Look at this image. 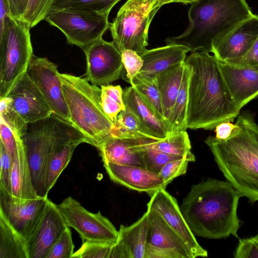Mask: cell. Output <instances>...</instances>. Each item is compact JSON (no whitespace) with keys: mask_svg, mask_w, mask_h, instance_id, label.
Here are the masks:
<instances>
[{"mask_svg":"<svg viewBox=\"0 0 258 258\" xmlns=\"http://www.w3.org/2000/svg\"><path fill=\"white\" fill-rule=\"evenodd\" d=\"M184 63L190 69L187 128L212 130L223 122L233 121L240 109L230 95L215 55L196 51Z\"/></svg>","mask_w":258,"mask_h":258,"instance_id":"1","label":"cell"},{"mask_svg":"<svg viewBox=\"0 0 258 258\" xmlns=\"http://www.w3.org/2000/svg\"><path fill=\"white\" fill-rule=\"evenodd\" d=\"M242 195L228 181L208 179L191 186L181 205L195 235L209 239L238 237L237 209Z\"/></svg>","mask_w":258,"mask_h":258,"instance_id":"2","label":"cell"},{"mask_svg":"<svg viewBox=\"0 0 258 258\" xmlns=\"http://www.w3.org/2000/svg\"><path fill=\"white\" fill-rule=\"evenodd\" d=\"M226 140L205 141L220 170L232 186L254 203L258 201V124L248 112L239 114Z\"/></svg>","mask_w":258,"mask_h":258,"instance_id":"3","label":"cell"},{"mask_svg":"<svg viewBox=\"0 0 258 258\" xmlns=\"http://www.w3.org/2000/svg\"><path fill=\"white\" fill-rule=\"evenodd\" d=\"M252 14L245 0H197L189 9L186 29L165 42L211 52L214 42Z\"/></svg>","mask_w":258,"mask_h":258,"instance_id":"4","label":"cell"},{"mask_svg":"<svg viewBox=\"0 0 258 258\" xmlns=\"http://www.w3.org/2000/svg\"><path fill=\"white\" fill-rule=\"evenodd\" d=\"M58 76L72 125L98 149L114 128L101 106V88L86 78L59 73Z\"/></svg>","mask_w":258,"mask_h":258,"instance_id":"5","label":"cell"},{"mask_svg":"<svg viewBox=\"0 0 258 258\" xmlns=\"http://www.w3.org/2000/svg\"><path fill=\"white\" fill-rule=\"evenodd\" d=\"M30 166L32 183L39 197H44L45 167L49 155L67 144L88 139L72 124L55 116L29 123L21 137Z\"/></svg>","mask_w":258,"mask_h":258,"instance_id":"6","label":"cell"},{"mask_svg":"<svg viewBox=\"0 0 258 258\" xmlns=\"http://www.w3.org/2000/svg\"><path fill=\"white\" fill-rule=\"evenodd\" d=\"M30 29L25 21L11 17L0 35V98L26 72L33 56Z\"/></svg>","mask_w":258,"mask_h":258,"instance_id":"7","label":"cell"},{"mask_svg":"<svg viewBox=\"0 0 258 258\" xmlns=\"http://www.w3.org/2000/svg\"><path fill=\"white\" fill-rule=\"evenodd\" d=\"M156 1L127 0L120 7L108 29L120 52L131 49L140 54L147 49L149 26L159 10L154 8Z\"/></svg>","mask_w":258,"mask_h":258,"instance_id":"8","label":"cell"},{"mask_svg":"<svg viewBox=\"0 0 258 258\" xmlns=\"http://www.w3.org/2000/svg\"><path fill=\"white\" fill-rule=\"evenodd\" d=\"M108 18L92 12L69 9L49 12L44 20L60 30L68 43L83 49L102 38L109 29Z\"/></svg>","mask_w":258,"mask_h":258,"instance_id":"9","label":"cell"},{"mask_svg":"<svg viewBox=\"0 0 258 258\" xmlns=\"http://www.w3.org/2000/svg\"><path fill=\"white\" fill-rule=\"evenodd\" d=\"M67 226L75 229L82 241H95L115 243L118 231L113 224L99 211L91 213L69 197L56 205Z\"/></svg>","mask_w":258,"mask_h":258,"instance_id":"10","label":"cell"},{"mask_svg":"<svg viewBox=\"0 0 258 258\" xmlns=\"http://www.w3.org/2000/svg\"><path fill=\"white\" fill-rule=\"evenodd\" d=\"M26 73L41 92L52 110V115L72 125L55 64L46 57L33 55Z\"/></svg>","mask_w":258,"mask_h":258,"instance_id":"11","label":"cell"},{"mask_svg":"<svg viewBox=\"0 0 258 258\" xmlns=\"http://www.w3.org/2000/svg\"><path fill=\"white\" fill-rule=\"evenodd\" d=\"M86 56V78L96 86L109 84L119 79L123 71L121 53L112 42L102 38L89 45Z\"/></svg>","mask_w":258,"mask_h":258,"instance_id":"12","label":"cell"},{"mask_svg":"<svg viewBox=\"0 0 258 258\" xmlns=\"http://www.w3.org/2000/svg\"><path fill=\"white\" fill-rule=\"evenodd\" d=\"M49 200L47 197L21 199L0 188V216L26 240L40 221Z\"/></svg>","mask_w":258,"mask_h":258,"instance_id":"13","label":"cell"},{"mask_svg":"<svg viewBox=\"0 0 258 258\" xmlns=\"http://www.w3.org/2000/svg\"><path fill=\"white\" fill-rule=\"evenodd\" d=\"M149 228L145 258H194L183 240L156 212L147 209Z\"/></svg>","mask_w":258,"mask_h":258,"instance_id":"14","label":"cell"},{"mask_svg":"<svg viewBox=\"0 0 258 258\" xmlns=\"http://www.w3.org/2000/svg\"><path fill=\"white\" fill-rule=\"evenodd\" d=\"M5 97L9 106L26 123L52 115V110L41 92L26 72L15 82Z\"/></svg>","mask_w":258,"mask_h":258,"instance_id":"15","label":"cell"},{"mask_svg":"<svg viewBox=\"0 0 258 258\" xmlns=\"http://www.w3.org/2000/svg\"><path fill=\"white\" fill-rule=\"evenodd\" d=\"M147 209L162 217L187 245L194 258L208 256L207 251L198 243L186 223L176 199L166 189H160L151 196Z\"/></svg>","mask_w":258,"mask_h":258,"instance_id":"16","label":"cell"},{"mask_svg":"<svg viewBox=\"0 0 258 258\" xmlns=\"http://www.w3.org/2000/svg\"><path fill=\"white\" fill-rule=\"evenodd\" d=\"M69 226L50 200L40 221L26 239L28 258H46L51 248Z\"/></svg>","mask_w":258,"mask_h":258,"instance_id":"17","label":"cell"},{"mask_svg":"<svg viewBox=\"0 0 258 258\" xmlns=\"http://www.w3.org/2000/svg\"><path fill=\"white\" fill-rule=\"evenodd\" d=\"M258 37V15L253 14L214 42L212 53L219 60L228 61L244 55Z\"/></svg>","mask_w":258,"mask_h":258,"instance_id":"18","label":"cell"},{"mask_svg":"<svg viewBox=\"0 0 258 258\" xmlns=\"http://www.w3.org/2000/svg\"><path fill=\"white\" fill-rule=\"evenodd\" d=\"M218 61L230 95L241 110L258 96V70L225 61Z\"/></svg>","mask_w":258,"mask_h":258,"instance_id":"19","label":"cell"},{"mask_svg":"<svg viewBox=\"0 0 258 258\" xmlns=\"http://www.w3.org/2000/svg\"><path fill=\"white\" fill-rule=\"evenodd\" d=\"M110 178L131 189L145 192L150 196L166 185L158 175L145 167L112 163H103Z\"/></svg>","mask_w":258,"mask_h":258,"instance_id":"20","label":"cell"},{"mask_svg":"<svg viewBox=\"0 0 258 258\" xmlns=\"http://www.w3.org/2000/svg\"><path fill=\"white\" fill-rule=\"evenodd\" d=\"M148 228L147 211L132 225H121L118 230V238L113 246L110 258H145Z\"/></svg>","mask_w":258,"mask_h":258,"instance_id":"21","label":"cell"},{"mask_svg":"<svg viewBox=\"0 0 258 258\" xmlns=\"http://www.w3.org/2000/svg\"><path fill=\"white\" fill-rule=\"evenodd\" d=\"M190 49L185 45L167 44L165 46L146 49L139 55L143 66L139 74L155 79L160 73L184 62Z\"/></svg>","mask_w":258,"mask_h":258,"instance_id":"22","label":"cell"},{"mask_svg":"<svg viewBox=\"0 0 258 258\" xmlns=\"http://www.w3.org/2000/svg\"><path fill=\"white\" fill-rule=\"evenodd\" d=\"M123 101L125 108L138 118L143 126L154 138L162 140L169 136L166 123L155 114L133 86L123 90Z\"/></svg>","mask_w":258,"mask_h":258,"instance_id":"23","label":"cell"},{"mask_svg":"<svg viewBox=\"0 0 258 258\" xmlns=\"http://www.w3.org/2000/svg\"><path fill=\"white\" fill-rule=\"evenodd\" d=\"M142 139L111 136L98 148L103 163L145 167L140 154L135 149V145Z\"/></svg>","mask_w":258,"mask_h":258,"instance_id":"24","label":"cell"},{"mask_svg":"<svg viewBox=\"0 0 258 258\" xmlns=\"http://www.w3.org/2000/svg\"><path fill=\"white\" fill-rule=\"evenodd\" d=\"M12 195L24 199L39 197L32 183L29 164L21 137H18L17 149L12 160Z\"/></svg>","mask_w":258,"mask_h":258,"instance_id":"25","label":"cell"},{"mask_svg":"<svg viewBox=\"0 0 258 258\" xmlns=\"http://www.w3.org/2000/svg\"><path fill=\"white\" fill-rule=\"evenodd\" d=\"M184 67L183 62L159 73L156 77L166 124L180 87Z\"/></svg>","mask_w":258,"mask_h":258,"instance_id":"26","label":"cell"},{"mask_svg":"<svg viewBox=\"0 0 258 258\" xmlns=\"http://www.w3.org/2000/svg\"><path fill=\"white\" fill-rule=\"evenodd\" d=\"M82 142H74L53 151L48 156L45 167L43 192L47 197L50 189L54 186L62 171L69 163L76 147Z\"/></svg>","mask_w":258,"mask_h":258,"instance_id":"27","label":"cell"},{"mask_svg":"<svg viewBox=\"0 0 258 258\" xmlns=\"http://www.w3.org/2000/svg\"><path fill=\"white\" fill-rule=\"evenodd\" d=\"M189 76L190 69L185 63L180 87L167 123L169 135L186 131L187 128V109Z\"/></svg>","mask_w":258,"mask_h":258,"instance_id":"28","label":"cell"},{"mask_svg":"<svg viewBox=\"0 0 258 258\" xmlns=\"http://www.w3.org/2000/svg\"><path fill=\"white\" fill-rule=\"evenodd\" d=\"M0 258H28L26 240L1 216Z\"/></svg>","mask_w":258,"mask_h":258,"instance_id":"29","label":"cell"},{"mask_svg":"<svg viewBox=\"0 0 258 258\" xmlns=\"http://www.w3.org/2000/svg\"><path fill=\"white\" fill-rule=\"evenodd\" d=\"M129 83L155 114L166 124L156 78H151L138 74Z\"/></svg>","mask_w":258,"mask_h":258,"instance_id":"30","label":"cell"},{"mask_svg":"<svg viewBox=\"0 0 258 258\" xmlns=\"http://www.w3.org/2000/svg\"><path fill=\"white\" fill-rule=\"evenodd\" d=\"M150 146L164 153L187 157L191 162L196 161V157L191 152V144L186 131L170 135L162 140H154Z\"/></svg>","mask_w":258,"mask_h":258,"instance_id":"31","label":"cell"},{"mask_svg":"<svg viewBox=\"0 0 258 258\" xmlns=\"http://www.w3.org/2000/svg\"><path fill=\"white\" fill-rule=\"evenodd\" d=\"M154 140L158 139L144 138L135 146V149L140 154L146 168L158 173L162 167L170 161L186 158L191 162L187 157L167 154L152 148L150 144Z\"/></svg>","mask_w":258,"mask_h":258,"instance_id":"32","label":"cell"},{"mask_svg":"<svg viewBox=\"0 0 258 258\" xmlns=\"http://www.w3.org/2000/svg\"><path fill=\"white\" fill-rule=\"evenodd\" d=\"M114 125L113 136L155 139L143 126L138 118L126 108L118 114Z\"/></svg>","mask_w":258,"mask_h":258,"instance_id":"33","label":"cell"},{"mask_svg":"<svg viewBox=\"0 0 258 258\" xmlns=\"http://www.w3.org/2000/svg\"><path fill=\"white\" fill-rule=\"evenodd\" d=\"M120 0H54L49 12L78 10L108 16L113 7Z\"/></svg>","mask_w":258,"mask_h":258,"instance_id":"34","label":"cell"},{"mask_svg":"<svg viewBox=\"0 0 258 258\" xmlns=\"http://www.w3.org/2000/svg\"><path fill=\"white\" fill-rule=\"evenodd\" d=\"M101 100L103 111L113 122L120 112L125 109L123 101V90L119 85H101Z\"/></svg>","mask_w":258,"mask_h":258,"instance_id":"35","label":"cell"},{"mask_svg":"<svg viewBox=\"0 0 258 258\" xmlns=\"http://www.w3.org/2000/svg\"><path fill=\"white\" fill-rule=\"evenodd\" d=\"M115 243L95 241H82L81 247L72 258H110Z\"/></svg>","mask_w":258,"mask_h":258,"instance_id":"36","label":"cell"},{"mask_svg":"<svg viewBox=\"0 0 258 258\" xmlns=\"http://www.w3.org/2000/svg\"><path fill=\"white\" fill-rule=\"evenodd\" d=\"M54 0H29L23 21L31 28L44 20Z\"/></svg>","mask_w":258,"mask_h":258,"instance_id":"37","label":"cell"},{"mask_svg":"<svg viewBox=\"0 0 258 258\" xmlns=\"http://www.w3.org/2000/svg\"><path fill=\"white\" fill-rule=\"evenodd\" d=\"M1 119L12 129L13 132L22 137L26 132V123L19 115L11 108L6 97L0 98Z\"/></svg>","mask_w":258,"mask_h":258,"instance_id":"38","label":"cell"},{"mask_svg":"<svg viewBox=\"0 0 258 258\" xmlns=\"http://www.w3.org/2000/svg\"><path fill=\"white\" fill-rule=\"evenodd\" d=\"M74 247L70 227H68L53 245L46 258H72Z\"/></svg>","mask_w":258,"mask_h":258,"instance_id":"39","label":"cell"},{"mask_svg":"<svg viewBox=\"0 0 258 258\" xmlns=\"http://www.w3.org/2000/svg\"><path fill=\"white\" fill-rule=\"evenodd\" d=\"M189 162H191L190 160L186 158L170 161L162 167L158 175L168 185L174 178L186 172Z\"/></svg>","mask_w":258,"mask_h":258,"instance_id":"40","label":"cell"},{"mask_svg":"<svg viewBox=\"0 0 258 258\" xmlns=\"http://www.w3.org/2000/svg\"><path fill=\"white\" fill-rule=\"evenodd\" d=\"M121 58L126 73L127 81H130L139 74L143 66L141 56L136 51L125 49L121 52Z\"/></svg>","mask_w":258,"mask_h":258,"instance_id":"41","label":"cell"},{"mask_svg":"<svg viewBox=\"0 0 258 258\" xmlns=\"http://www.w3.org/2000/svg\"><path fill=\"white\" fill-rule=\"evenodd\" d=\"M0 146V188L12 194L11 177L12 160L4 146L1 143Z\"/></svg>","mask_w":258,"mask_h":258,"instance_id":"42","label":"cell"},{"mask_svg":"<svg viewBox=\"0 0 258 258\" xmlns=\"http://www.w3.org/2000/svg\"><path fill=\"white\" fill-rule=\"evenodd\" d=\"M235 258H258V236L239 239Z\"/></svg>","mask_w":258,"mask_h":258,"instance_id":"43","label":"cell"},{"mask_svg":"<svg viewBox=\"0 0 258 258\" xmlns=\"http://www.w3.org/2000/svg\"><path fill=\"white\" fill-rule=\"evenodd\" d=\"M0 133L1 143L4 146L11 160H13L17 149L18 137L19 136L14 133L6 122L1 119Z\"/></svg>","mask_w":258,"mask_h":258,"instance_id":"44","label":"cell"},{"mask_svg":"<svg viewBox=\"0 0 258 258\" xmlns=\"http://www.w3.org/2000/svg\"><path fill=\"white\" fill-rule=\"evenodd\" d=\"M225 61L248 66L258 70V37L252 46L244 55Z\"/></svg>","mask_w":258,"mask_h":258,"instance_id":"45","label":"cell"},{"mask_svg":"<svg viewBox=\"0 0 258 258\" xmlns=\"http://www.w3.org/2000/svg\"><path fill=\"white\" fill-rule=\"evenodd\" d=\"M29 0H8L11 16L22 20Z\"/></svg>","mask_w":258,"mask_h":258,"instance_id":"46","label":"cell"},{"mask_svg":"<svg viewBox=\"0 0 258 258\" xmlns=\"http://www.w3.org/2000/svg\"><path fill=\"white\" fill-rule=\"evenodd\" d=\"M232 121H227L223 122L215 127V137L219 140H226L232 135L235 128V124Z\"/></svg>","mask_w":258,"mask_h":258,"instance_id":"47","label":"cell"},{"mask_svg":"<svg viewBox=\"0 0 258 258\" xmlns=\"http://www.w3.org/2000/svg\"><path fill=\"white\" fill-rule=\"evenodd\" d=\"M11 17L8 0H0V35L4 32L7 23Z\"/></svg>","mask_w":258,"mask_h":258,"instance_id":"48","label":"cell"},{"mask_svg":"<svg viewBox=\"0 0 258 258\" xmlns=\"http://www.w3.org/2000/svg\"><path fill=\"white\" fill-rule=\"evenodd\" d=\"M196 1L197 0H156L154 5V8L159 10L162 6L171 3H182L185 4H191Z\"/></svg>","mask_w":258,"mask_h":258,"instance_id":"49","label":"cell"},{"mask_svg":"<svg viewBox=\"0 0 258 258\" xmlns=\"http://www.w3.org/2000/svg\"><path fill=\"white\" fill-rule=\"evenodd\" d=\"M257 235L258 236V233H257Z\"/></svg>","mask_w":258,"mask_h":258,"instance_id":"50","label":"cell"}]
</instances>
